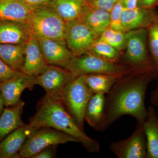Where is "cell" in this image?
Masks as SVG:
<instances>
[{
    "instance_id": "obj_1",
    "label": "cell",
    "mask_w": 158,
    "mask_h": 158,
    "mask_svg": "<svg viewBox=\"0 0 158 158\" xmlns=\"http://www.w3.org/2000/svg\"><path fill=\"white\" fill-rule=\"evenodd\" d=\"M154 78L152 74L132 72L117 80L105 96L103 115L96 131H106L125 115L133 116L137 123L143 124L148 115L144 104L148 86Z\"/></svg>"
},
{
    "instance_id": "obj_2",
    "label": "cell",
    "mask_w": 158,
    "mask_h": 158,
    "mask_svg": "<svg viewBox=\"0 0 158 158\" xmlns=\"http://www.w3.org/2000/svg\"><path fill=\"white\" fill-rule=\"evenodd\" d=\"M29 124L37 128L50 127L67 133L78 140L90 153H97L100 145L81 129L62 105L45 94L37 104V111L29 119Z\"/></svg>"
},
{
    "instance_id": "obj_3",
    "label": "cell",
    "mask_w": 158,
    "mask_h": 158,
    "mask_svg": "<svg viewBox=\"0 0 158 158\" xmlns=\"http://www.w3.org/2000/svg\"><path fill=\"white\" fill-rule=\"evenodd\" d=\"M125 52L120 64L129 66L134 72L150 73L155 78L158 73L148 50L147 29L139 28L125 33Z\"/></svg>"
},
{
    "instance_id": "obj_4",
    "label": "cell",
    "mask_w": 158,
    "mask_h": 158,
    "mask_svg": "<svg viewBox=\"0 0 158 158\" xmlns=\"http://www.w3.org/2000/svg\"><path fill=\"white\" fill-rule=\"evenodd\" d=\"M27 22L32 37L37 39H64L65 22L48 5L34 7Z\"/></svg>"
},
{
    "instance_id": "obj_5",
    "label": "cell",
    "mask_w": 158,
    "mask_h": 158,
    "mask_svg": "<svg viewBox=\"0 0 158 158\" xmlns=\"http://www.w3.org/2000/svg\"><path fill=\"white\" fill-rule=\"evenodd\" d=\"M84 76L74 78L67 85L61 101L79 127L85 131V111L94 95Z\"/></svg>"
},
{
    "instance_id": "obj_6",
    "label": "cell",
    "mask_w": 158,
    "mask_h": 158,
    "mask_svg": "<svg viewBox=\"0 0 158 158\" xmlns=\"http://www.w3.org/2000/svg\"><path fill=\"white\" fill-rule=\"evenodd\" d=\"M67 69L74 78L95 73L123 76L133 72L129 66L110 62L90 53L73 56Z\"/></svg>"
},
{
    "instance_id": "obj_7",
    "label": "cell",
    "mask_w": 158,
    "mask_h": 158,
    "mask_svg": "<svg viewBox=\"0 0 158 158\" xmlns=\"http://www.w3.org/2000/svg\"><path fill=\"white\" fill-rule=\"evenodd\" d=\"M69 142L79 143L78 140L64 132L52 128H38L26 140L19 153L20 158H31L49 146Z\"/></svg>"
},
{
    "instance_id": "obj_8",
    "label": "cell",
    "mask_w": 158,
    "mask_h": 158,
    "mask_svg": "<svg viewBox=\"0 0 158 158\" xmlns=\"http://www.w3.org/2000/svg\"><path fill=\"white\" fill-rule=\"evenodd\" d=\"M100 36L80 20L65 23L64 40L73 56L89 53Z\"/></svg>"
},
{
    "instance_id": "obj_9",
    "label": "cell",
    "mask_w": 158,
    "mask_h": 158,
    "mask_svg": "<svg viewBox=\"0 0 158 158\" xmlns=\"http://www.w3.org/2000/svg\"><path fill=\"white\" fill-rule=\"evenodd\" d=\"M73 78L68 69L49 65L44 73L37 76L36 84L43 88L46 94L51 98L61 101L65 88Z\"/></svg>"
},
{
    "instance_id": "obj_10",
    "label": "cell",
    "mask_w": 158,
    "mask_h": 158,
    "mask_svg": "<svg viewBox=\"0 0 158 158\" xmlns=\"http://www.w3.org/2000/svg\"><path fill=\"white\" fill-rule=\"evenodd\" d=\"M110 149L118 158H146L147 142L143 124L137 123L129 137L112 142Z\"/></svg>"
},
{
    "instance_id": "obj_11",
    "label": "cell",
    "mask_w": 158,
    "mask_h": 158,
    "mask_svg": "<svg viewBox=\"0 0 158 158\" xmlns=\"http://www.w3.org/2000/svg\"><path fill=\"white\" fill-rule=\"evenodd\" d=\"M38 40L43 55L48 65L67 69L73 55L67 47L64 39Z\"/></svg>"
},
{
    "instance_id": "obj_12",
    "label": "cell",
    "mask_w": 158,
    "mask_h": 158,
    "mask_svg": "<svg viewBox=\"0 0 158 158\" xmlns=\"http://www.w3.org/2000/svg\"><path fill=\"white\" fill-rule=\"evenodd\" d=\"M37 76L22 73L19 75L0 85V91L6 107L16 104L21 100L22 93L26 89L32 90L36 84Z\"/></svg>"
},
{
    "instance_id": "obj_13",
    "label": "cell",
    "mask_w": 158,
    "mask_h": 158,
    "mask_svg": "<svg viewBox=\"0 0 158 158\" xmlns=\"http://www.w3.org/2000/svg\"><path fill=\"white\" fill-rule=\"evenodd\" d=\"M37 129L29 123L25 124L6 136L0 142V158H20V150Z\"/></svg>"
},
{
    "instance_id": "obj_14",
    "label": "cell",
    "mask_w": 158,
    "mask_h": 158,
    "mask_svg": "<svg viewBox=\"0 0 158 158\" xmlns=\"http://www.w3.org/2000/svg\"><path fill=\"white\" fill-rule=\"evenodd\" d=\"M31 37L27 21L0 20V44H24Z\"/></svg>"
},
{
    "instance_id": "obj_15",
    "label": "cell",
    "mask_w": 158,
    "mask_h": 158,
    "mask_svg": "<svg viewBox=\"0 0 158 158\" xmlns=\"http://www.w3.org/2000/svg\"><path fill=\"white\" fill-rule=\"evenodd\" d=\"M48 66L41 52L38 39L32 36L26 44L25 57L22 72L38 76L44 73Z\"/></svg>"
},
{
    "instance_id": "obj_16",
    "label": "cell",
    "mask_w": 158,
    "mask_h": 158,
    "mask_svg": "<svg viewBox=\"0 0 158 158\" xmlns=\"http://www.w3.org/2000/svg\"><path fill=\"white\" fill-rule=\"evenodd\" d=\"M158 13L152 9L137 7L135 9L123 8L122 23L126 32L139 28H147L155 19Z\"/></svg>"
},
{
    "instance_id": "obj_17",
    "label": "cell",
    "mask_w": 158,
    "mask_h": 158,
    "mask_svg": "<svg viewBox=\"0 0 158 158\" xmlns=\"http://www.w3.org/2000/svg\"><path fill=\"white\" fill-rule=\"evenodd\" d=\"M24 102L21 99L16 104L6 107L0 116V142L15 130L24 125L22 114Z\"/></svg>"
},
{
    "instance_id": "obj_18",
    "label": "cell",
    "mask_w": 158,
    "mask_h": 158,
    "mask_svg": "<svg viewBox=\"0 0 158 158\" xmlns=\"http://www.w3.org/2000/svg\"><path fill=\"white\" fill-rule=\"evenodd\" d=\"M99 36L110 27V12L88 5L78 19Z\"/></svg>"
},
{
    "instance_id": "obj_19",
    "label": "cell",
    "mask_w": 158,
    "mask_h": 158,
    "mask_svg": "<svg viewBox=\"0 0 158 158\" xmlns=\"http://www.w3.org/2000/svg\"><path fill=\"white\" fill-rule=\"evenodd\" d=\"M143 127L147 142L146 158H158V117L152 106L148 108Z\"/></svg>"
},
{
    "instance_id": "obj_20",
    "label": "cell",
    "mask_w": 158,
    "mask_h": 158,
    "mask_svg": "<svg viewBox=\"0 0 158 158\" xmlns=\"http://www.w3.org/2000/svg\"><path fill=\"white\" fill-rule=\"evenodd\" d=\"M33 8L23 0H0V20L27 21Z\"/></svg>"
},
{
    "instance_id": "obj_21",
    "label": "cell",
    "mask_w": 158,
    "mask_h": 158,
    "mask_svg": "<svg viewBox=\"0 0 158 158\" xmlns=\"http://www.w3.org/2000/svg\"><path fill=\"white\" fill-rule=\"evenodd\" d=\"M47 5L53 8L66 23L78 19L87 2L86 0H51Z\"/></svg>"
},
{
    "instance_id": "obj_22",
    "label": "cell",
    "mask_w": 158,
    "mask_h": 158,
    "mask_svg": "<svg viewBox=\"0 0 158 158\" xmlns=\"http://www.w3.org/2000/svg\"><path fill=\"white\" fill-rule=\"evenodd\" d=\"M26 44H0V59L11 68L21 72L24 62Z\"/></svg>"
},
{
    "instance_id": "obj_23",
    "label": "cell",
    "mask_w": 158,
    "mask_h": 158,
    "mask_svg": "<svg viewBox=\"0 0 158 158\" xmlns=\"http://www.w3.org/2000/svg\"><path fill=\"white\" fill-rule=\"evenodd\" d=\"M84 76L85 82L94 94H103L106 95L116 81L124 76L95 73Z\"/></svg>"
},
{
    "instance_id": "obj_24",
    "label": "cell",
    "mask_w": 158,
    "mask_h": 158,
    "mask_svg": "<svg viewBox=\"0 0 158 158\" xmlns=\"http://www.w3.org/2000/svg\"><path fill=\"white\" fill-rule=\"evenodd\" d=\"M105 96L103 94H94L89 101L85 111V121L96 131L103 115Z\"/></svg>"
},
{
    "instance_id": "obj_25",
    "label": "cell",
    "mask_w": 158,
    "mask_h": 158,
    "mask_svg": "<svg viewBox=\"0 0 158 158\" xmlns=\"http://www.w3.org/2000/svg\"><path fill=\"white\" fill-rule=\"evenodd\" d=\"M89 53L94 54L110 62L119 64L121 52L107 43L98 40L91 46Z\"/></svg>"
},
{
    "instance_id": "obj_26",
    "label": "cell",
    "mask_w": 158,
    "mask_h": 158,
    "mask_svg": "<svg viewBox=\"0 0 158 158\" xmlns=\"http://www.w3.org/2000/svg\"><path fill=\"white\" fill-rule=\"evenodd\" d=\"M148 43L151 57L158 73V15L147 28Z\"/></svg>"
},
{
    "instance_id": "obj_27",
    "label": "cell",
    "mask_w": 158,
    "mask_h": 158,
    "mask_svg": "<svg viewBox=\"0 0 158 158\" xmlns=\"http://www.w3.org/2000/svg\"><path fill=\"white\" fill-rule=\"evenodd\" d=\"M99 39L110 44L121 52L125 48V33L108 28L100 36Z\"/></svg>"
},
{
    "instance_id": "obj_28",
    "label": "cell",
    "mask_w": 158,
    "mask_h": 158,
    "mask_svg": "<svg viewBox=\"0 0 158 158\" xmlns=\"http://www.w3.org/2000/svg\"><path fill=\"white\" fill-rule=\"evenodd\" d=\"M123 8L124 6L121 0H118L110 11V27L126 33L122 23V14Z\"/></svg>"
},
{
    "instance_id": "obj_29",
    "label": "cell",
    "mask_w": 158,
    "mask_h": 158,
    "mask_svg": "<svg viewBox=\"0 0 158 158\" xmlns=\"http://www.w3.org/2000/svg\"><path fill=\"white\" fill-rule=\"evenodd\" d=\"M22 73L11 68L0 59V85L19 75Z\"/></svg>"
},
{
    "instance_id": "obj_30",
    "label": "cell",
    "mask_w": 158,
    "mask_h": 158,
    "mask_svg": "<svg viewBox=\"0 0 158 158\" xmlns=\"http://www.w3.org/2000/svg\"><path fill=\"white\" fill-rule=\"evenodd\" d=\"M118 0H88V5L99 9L110 11Z\"/></svg>"
},
{
    "instance_id": "obj_31",
    "label": "cell",
    "mask_w": 158,
    "mask_h": 158,
    "mask_svg": "<svg viewBox=\"0 0 158 158\" xmlns=\"http://www.w3.org/2000/svg\"><path fill=\"white\" fill-rule=\"evenodd\" d=\"M57 145H52L42 150L31 158H52L56 157Z\"/></svg>"
},
{
    "instance_id": "obj_32",
    "label": "cell",
    "mask_w": 158,
    "mask_h": 158,
    "mask_svg": "<svg viewBox=\"0 0 158 158\" xmlns=\"http://www.w3.org/2000/svg\"><path fill=\"white\" fill-rule=\"evenodd\" d=\"M158 3V0H138V7L152 9Z\"/></svg>"
},
{
    "instance_id": "obj_33",
    "label": "cell",
    "mask_w": 158,
    "mask_h": 158,
    "mask_svg": "<svg viewBox=\"0 0 158 158\" xmlns=\"http://www.w3.org/2000/svg\"><path fill=\"white\" fill-rule=\"evenodd\" d=\"M28 5L31 7H35L37 6L47 5L51 0H23Z\"/></svg>"
},
{
    "instance_id": "obj_34",
    "label": "cell",
    "mask_w": 158,
    "mask_h": 158,
    "mask_svg": "<svg viewBox=\"0 0 158 158\" xmlns=\"http://www.w3.org/2000/svg\"><path fill=\"white\" fill-rule=\"evenodd\" d=\"M121 1L125 9H133L138 7V0H121Z\"/></svg>"
},
{
    "instance_id": "obj_35",
    "label": "cell",
    "mask_w": 158,
    "mask_h": 158,
    "mask_svg": "<svg viewBox=\"0 0 158 158\" xmlns=\"http://www.w3.org/2000/svg\"><path fill=\"white\" fill-rule=\"evenodd\" d=\"M150 100L152 105L158 107V86L151 94Z\"/></svg>"
},
{
    "instance_id": "obj_36",
    "label": "cell",
    "mask_w": 158,
    "mask_h": 158,
    "mask_svg": "<svg viewBox=\"0 0 158 158\" xmlns=\"http://www.w3.org/2000/svg\"><path fill=\"white\" fill-rule=\"evenodd\" d=\"M6 106L5 105V101L2 93L0 91V115L2 113L4 109V106Z\"/></svg>"
},
{
    "instance_id": "obj_37",
    "label": "cell",
    "mask_w": 158,
    "mask_h": 158,
    "mask_svg": "<svg viewBox=\"0 0 158 158\" xmlns=\"http://www.w3.org/2000/svg\"><path fill=\"white\" fill-rule=\"evenodd\" d=\"M88 1V0H86V1Z\"/></svg>"
}]
</instances>
